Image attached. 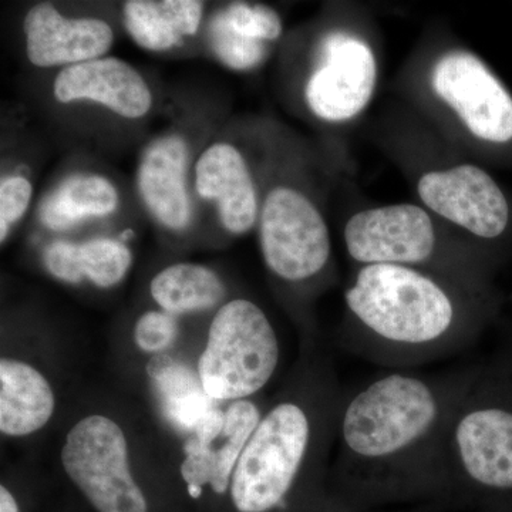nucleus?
Wrapping results in <instances>:
<instances>
[{
    "label": "nucleus",
    "instance_id": "f257e3e1",
    "mask_svg": "<svg viewBox=\"0 0 512 512\" xmlns=\"http://www.w3.org/2000/svg\"><path fill=\"white\" fill-rule=\"evenodd\" d=\"M474 375L392 369L342 393L330 476L348 501L441 491L448 421Z\"/></svg>",
    "mask_w": 512,
    "mask_h": 512
},
{
    "label": "nucleus",
    "instance_id": "f03ea898",
    "mask_svg": "<svg viewBox=\"0 0 512 512\" xmlns=\"http://www.w3.org/2000/svg\"><path fill=\"white\" fill-rule=\"evenodd\" d=\"M345 302L360 332L348 350L370 362L412 369L464 349L456 302L413 266H362Z\"/></svg>",
    "mask_w": 512,
    "mask_h": 512
},
{
    "label": "nucleus",
    "instance_id": "7ed1b4c3",
    "mask_svg": "<svg viewBox=\"0 0 512 512\" xmlns=\"http://www.w3.org/2000/svg\"><path fill=\"white\" fill-rule=\"evenodd\" d=\"M342 393L330 370L312 400H279L262 419L239 457L229 497L237 512H281L299 484L329 466Z\"/></svg>",
    "mask_w": 512,
    "mask_h": 512
},
{
    "label": "nucleus",
    "instance_id": "20e7f679",
    "mask_svg": "<svg viewBox=\"0 0 512 512\" xmlns=\"http://www.w3.org/2000/svg\"><path fill=\"white\" fill-rule=\"evenodd\" d=\"M281 345L268 315L249 299L218 308L198 360L202 389L212 400H251L278 370Z\"/></svg>",
    "mask_w": 512,
    "mask_h": 512
},
{
    "label": "nucleus",
    "instance_id": "39448f33",
    "mask_svg": "<svg viewBox=\"0 0 512 512\" xmlns=\"http://www.w3.org/2000/svg\"><path fill=\"white\" fill-rule=\"evenodd\" d=\"M440 483L441 491H512V409L488 399L474 377L448 421Z\"/></svg>",
    "mask_w": 512,
    "mask_h": 512
},
{
    "label": "nucleus",
    "instance_id": "423d86ee",
    "mask_svg": "<svg viewBox=\"0 0 512 512\" xmlns=\"http://www.w3.org/2000/svg\"><path fill=\"white\" fill-rule=\"evenodd\" d=\"M67 477L96 512H148L146 494L134 480L123 429L110 417L77 421L62 447Z\"/></svg>",
    "mask_w": 512,
    "mask_h": 512
},
{
    "label": "nucleus",
    "instance_id": "0eeeda50",
    "mask_svg": "<svg viewBox=\"0 0 512 512\" xmlns=\"http://www.w3.org/2000/svg\"><path fill=\"white\" fill-rule=\"evenodd\" d=\"M256 228L266 268L281 281H311L328 266L332 254L328 224L298 188L281 184L266 192Z\"/></svg>",
    "mask_w": 512,
    "mask_h": 512
},
{
    "label": "nucleus",
    "instance_id": "6e6552de",
    "mask_svg": "<svg viewBox=\"0 0 512 512\" xmlns=\"http://www.w3.org/2000/svg\"><path fill=\"white\" fill-rule=\"evenodd\" d=\"M376 57L365 40L345 30L320 39L316 62L306 80V106L328 123H343L366 109L375 92Z\"/></svg>",
    "mask_w": 512,
    "mask_h": 512
},
{
    "label": "nucleus",
    "instance_id": "1a4fd4ad",
    "mask_svg": "<svg viewBox=\"0 0 512 512\" xmlns=\"http://www.w3.org/2000/svg\"><path fill=\"white\" fill-rule=\"evenodd\" d=\"M190 138L180 130L157 134L141 151L136 170L138 200L161 231L184 235L195 221Z\"/></svg>",
    "mask_w": 512,
    "mask_h": 512
},
{
    "label": "nucleus",
    "instance_id": "9d476101",
    "mask_svg": "<svg viewBox=\"0 0 512 512\" xmlns=\"http://www.w3.org/2000/svg\"><path fill=\"white\" fill-rule=\"evenodd\" d=\"M431 83L471 134L490 143L512 140L511 94L477 56L447 53L434 66Z\"/></svg>",
    "mask_w": 512,
    "mask_h": 512
},
{
    "label": "nucleus",
    "instance_id": "9b49d317",
    "mask_svg": "<svg viewBox=\"0 0 512 512\" xmlns=\"http://www.w3.org/2000/svg\"><path fill=\"white\" fill-rule=\"evenodd\" d=\"M345 245L350 258L363 266L414 268L430 261L437 239L433 222L423 208L396 204L353 215L345 227Z\"/></svg>",
    "mask_w": 512,
    "mask_h": 512
},
{
    "label": "nucleus",
    "instance_id": "f8f14e48",
    "mask_svg": "<svg viewBox=\"0 0 512 512\" xmlns=\"http://www.w3.org/2000/svg\"><path fill=\"white\" fill-rule=\"evenodd\" d=\"M192 188L231 237H244L258 225V185L247 156L234 141L222 137L202 148L192 168Z\"/></svg>",
    "mask_w": 512,
    "mask_h": 512
},
{
    "label": "nucleus",
    "instance_id": "ddd939ff",
    "mask_svg": "<svg viewBox=\"0 0 512 512\" xmlns=\"http://www.w3.org/2000/svg\"><path fill=\"white\" fill-rule=\"evenodd\" d=\"M52 96L60 106L96 107L126 121L146 119L154 107L153 89L143 73L114 56L59 70Z\"/></svg>",
    "mask_w": 512,
    "mask_h": 512
},
{
    "label": "nucleus",
    "instance_id": "4468645a",
    "mask_svg": "<svg viewBox=\"0 0 512 512\" xmlns=\"http://www.w3.org/2000/svg\"><path fill=\"white\" fill-rule=\"evenodd\" d=\"M28 62L40 70H59L109 56L116 33L99 16L66 15L53 3H36L22 23Z\"/></svg>",
    "mask_w": 512,
    "mask_h": 512
},
{
    "label": "nucleus",
    "instance_id": "2eb2a0df",
    "mask_svg": "<svg viewBox=\"0 0 512 512\" xmlns=\"http://www.w3.org/2000/svg\"><path fill=\"white\" fill-rule=\"evenodd\" d=\"M417 191L430 210L476 237L497 238L507 228L510 210L503 191L476 165L424 174Z\"/></svg>",
    "mask_w": 512,
    "mask_h": 512
},
{
    "label": "nucleus",
    "instance_id": "dca6fc26",
    "mask_svg": "<svg viewBox=\"0 0 512 512\" xmlns=\"http://www.w3.org/2000/svg\"><path fill=\"white\" fill-rule=\"evenodd\" d=\"M262 414L254 400H239L229 404L225 410L221 444L217 446L215 441H201L194 436L188 439L180 471L190 497L200 498L205 485L211 487L215 494L229 493L239 457Z\"/></svg>",
    "mask_w": 512,
    "mask_h": 512
},
{
    "label": "nucleus",
    "instance_id": "f3484780",
    "mask_svg": "<svg viewBox=\"0 0 512 512\" xmlns=\"http://www.w3.org/2000/svg\"><path fill=\"white\" fill-rule=\"evenodd\" d=\"M133 251L119 238L94 237L84 241L56 238L42 251L43 266L63 284L82 282L110 289L124 281L133 266Z\"/></svg>",
    "mask_w": 512,
    "mask_h": 512
},
{
    "label": "nucleus",
    "instance_id": "a211bd4d",
    "mask_svg": "<svg viewBox=\"0 0 512 512\" xmlns=\"http://www.w3.org/2000/svg\"><path fill=\"white\" fill-rule=\"evenodd\" d=\"M119 187L107 175L76 171L52 188L37 208V221L56 234L69 232L87 222L107 220L119 212Z\"/></svg>",
    "mask_w": 512,
    "mask_h": 512
},
{
    "label": "nucleus",
    "instance_id": "6ab92c4d",
    "mask_svg": "<svg viewBox=\"0 0 512 512\" xmlns=\"http://www.w3.org/2000/svg\"><path fill=\"white\" fill-rule=\"evenodd\" d=\"M205 10L200 0H128L121 5V23L141 50L167 53L201 32Z\"/></svg>",
    "mask_w": 512,
    "mask_h": 512
},
{
    "label": "nucleus",
    "instance_id": "aec40b11",
    "mask_svg": "<svg viewBox=\"0 0 512 512\" xmlns=\"http://www.w3.org/2000/svg\"><path fill=\"white\" fill-rule=\"evenodd\" d=\"M56 399L49 380L22 360L0 362V431L8 437L37 433L55 413Z\"/></svg>",
    "mask_w": 512,
    "mask_h": 512
},
{
    "label": "nucleus",
    "instance_id": "412c9836",
    "mask_svg": "<svg viewBox=\"0 0 512 512\" xmlns=\"http://www.w3.org/2000/svg\"><path fill=\"white\" fill-rule=\"evenodd\" d=\"M150 295L158 309L178 318L217 308L227 296V286L210 266L177 262L153 276Z\"/></svg>",
    "mask_w": 512,
    "mask_h": 512
},
{
    "label": "nucleus",
    "instance_id": "4be33fe9",
    "mask_svg": "<svg viewBox=\"0 0 512 512\" xmlns=\"http://www.w3.org/2000/svg\"><path fill=\"white\" fill-rule=\"evenodd\" d=\"M148 375L157 384L168 417L183 429L194 431L201 420L215 409L200 380L197 382L181 363L168 357L156 360L148 366Z\"/></svg>",
    "mask_w": 512,
    "mask_h": 512
},
{
    "label": "nucleus",
    "instance_id": "5701e85b",
    "mask_svg": "<svg viewBox=\"0 0 512 512\" xmlns=\"http://www.w3.org/2000/svg\"><path fill=\"white\" fill-rule=\"evenodd\" d=\"M205 43L214 59L232 72H251L265 63L269 55L266 43L238 35L221 19L217 10L205 20Z\"/></svg>",
    "mask_w": 512,
    "mask_h": 512
},
{
    "label": "nucleus",
    "instance_id": "b1692460",
    "mask_svg": "<svg viewBox=\"0 0 512 512\" xmlns=\"http://www.w3.org/2000/svg\"><path fill=\"white\" fill-rule=\"evenodd\" d=\"M217 13L238 35L255 42L269 45L284 33L281 16L264 3L231 2L217 9Z\"/></svg>",
    "mask_w": 512,
    "mask_h": 512
},
{
    "label": "nucleus",
    "instance_id": "393cba45",
    "mask_svg": "<svg viewBox=\"0 0 512 512\" xmlns=\"http://www.w3.org/2000/svg\"><path fill=\"white\" fill-rule=\"evenodd\" d=\"M35 187L28 174L12 171L0 178V242L5 244L28 214Z\"/></svg>",
    "mask_w": 512,
    "mask_h": 512
},
{
    "label": "nucleus",
    "instance_id": "a878e982",
    "mask_svg": "<svg viewBox=\"0 0 512 512\" xmlns=\"http://www.w3.org/2000/svg\"><path fill=\"white\" fill-rule=\"evenodd\" d=\"M178 330L177 316L163 309H153L137 319L133 329L134 343L141 352L158 355L173 346Z\"/></svg>",
    "mask_w": 512,
    "mask_h": 512
},
{
    "label": "nucleus",
    "instance_id": "bb28decb",
    "mask_svg": "<svg viewBox=\"0 0 512 512\" xmlns=\"http://www.w3.org/2000/svg\"><path fill=\"white\" fill-rule=\"evenodd\" d=\"M0 512H19V505L9 488L0 487Z\"/></svg>",
    "mask_w": 512,
    "mask_h": 512
}]
</instances>
